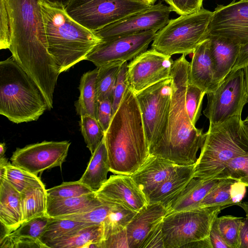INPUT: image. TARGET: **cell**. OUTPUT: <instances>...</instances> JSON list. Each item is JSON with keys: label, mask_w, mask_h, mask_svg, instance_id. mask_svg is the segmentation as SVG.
Instances as JSON below:
<instances>
[{"label": "cell", "mask_w": 248, "mask_h": 248, "mask_svg": "<svg viewBox=\"0 0 248 248\" xmlns=\"http://www.w3.org/2000/svg\"><path fill=\"white\" fill-rule=\"evenodd\" d=\"M11 30L9 49L16 62L36 83L48 107L60 75L48 51L39 0H5Z\"/></svg>", "instance_id": "cell-1"}, {"label": "cell", "mask_w": 248, "mask_h": 248, "mask_svg": "<svg viewBox=\"0 0 248 248\" xmlns=\"http://www.w3.org/2000/svg\"><path fill=\"white\" fill-rule=\"evenodd\" d=\"M190 62L184 55L174 61L170 76L172 95L167 130L151 148L150 155L158 156L180 166L195 164L205 133L192 124L187 115L185 93L189 81Z\"/></svg>", "instance_id": "cell-2"}, {"label": "cell", "mask_w": 248, "mask_h": 248, "mask_svg": "<svg viewBox=\"0 0 248 248\" xmlns=\"http://www.w3.org/2000/svg\"><path fill=\"white\" fill-rule=\"evenodd\" d=\"M104 140L110 171L115 174L132 175L150 155L139 105L135 94L128 87Z\"/></svg>", "instance_id": "cell-3"}, {"label": "cell", "mask_w": 248, "mask_h": 248, "mask_svg": "<svg viewBox=\"0 0 248 248\" xmlns=\"http://www.w3.org/2000/svg\"><path fill=\"white\" fill-rule=\"evenodd\" d=\"M48 51L63 72L88 54L102 40L71 18L61 4L39 0Z\"/></svg>", "instance_id": "cell-4"}, {"label": "cell", "mask_w": 248, "mask_h": 248, "mask_svg": "<svg viewBox=\"0 0 248 248\" xmlns=\"http://www.w3.org/2000/svg\"><path fill=\"white\" fill-rule=\"evenodd\" d=\"M48 109L34 80L13 56L0 62V114L16 124L37 120Z\"/></svg>", "instance_id": "cell-5"}, {"label": "cell", "mask_w": 248, "mask_h": 248, "mask_svg": "<svg viewBox=\"0 0 248 248\" xmlns=\"http://www.w3.org/2000/svg\"><path fill=\"white\" fill-rule=\"evenodd\" d=\"M205 135L193 177L216 179L229 160L248 154V128L241 115L216 125L209 124Z\"/></svg>", "instance_id": "cell-6"}, {"label": "cell", "mask_w": 248, "mask_h": 248, "mask_svg": "<svg viewBox=\"0 0 248 248\" xmlns=\"http://www.w3.org/2000/svg\"><path fill=\"white\" fill-rule=\"evenodd\" d=\"M213 12L202 8L198 11L170 19L157 31L151 48L167 55L186 56L207 38Z\"/></svg>", "instance_id": "cell-7"}, {"label": "cell", "mask_w": 248, "mask_h": 248, "mask_svg": "<svg viewBox=\"0 0 248 248\" xmlns=\"http://www.w3.org/2000/svg\"><path fill=\"white\" fill-rule=\"evenodd\" d=\"M224 208L212 206L169 213L162 222L164 248H180L208 237L215 219Z\"/></svg>", "instance_id": "cell-8"}, {"label": "cell", "mask_w": 248, "mask_h": 248, "mask_svg": "<svg viewBox=\"0 0 248 248\" xmlns=\"http://www.w3.org/2000/svg\"><path fill=\"white\" fill-rule=\"evenodd\" d=\"M152 6L140 0H71L65 9L74 20L95 32Z\"/></svg>", "instance_id": "cell-9"}, {"label": "cell", "mask_w": 248, "mask_h": 248, "mask_svg": "<svg viewBox=\"0 0 248 248\" xmlns=\"http://www.w3.org/2000/svg\"><path fill=\"white\" fill-rule=\"evenodd\" d=\"M172 95V78L162 80L135 94L149 149L164 135Z\"/></svg>", "instance_id": "cell-10"}, {"label": "cell", "mask_w": 248, "mask_h": 248, "mask_svg": "<svg viewBox=\"0 0 248 248\" xmlns=\"http://www.w3.org/2000/svg\"><path fill=\"white\" fill-rule=\"evenodd\" d=\"M206 94L207 104L203 112L210 125L241 115L248 103L244 68L231 71L213 91Z\"/></svg>", "instance_id": "cell-11"}, {"label": "cell", "mask_w": 248, "mask_h": 248, "mask_svg": "<svg viewBox=\"0 0 248 248\" xmlns=\"http://www.w3.org/2000/svg\"><path fill=\"white\" fill-rule=\"evenodd\" d=\"M156 32L142 31L102 41L88 54L86 60L92 62L97 68L132 61L147 50Z\"/></svg>", "instance_id": "cell-12"}, {"label": "cell", "mask_w": 248, "mask_h": 248, "mask_svg": "<svg viewBox=\"0 0 248 248\" xmlns=\"http://www.w3.org/2000/svg\"><path fill=\"white\" fill-rule=\"evenodd\" d=\"M173 62L170 56L152 48L146 50L127 64L128 87L136 94L170 78Z\"/></svg>", "instance_id": "cell-13"}, {"label": "cell", "mask_w": 248, "mask_h": 248, "mask_svg": "<svg viewBox=\"0 0 248 248\" xmlns=\"http://www.w3.org/2000/svg\"><path fill=\"white\" fill-rule=\"evenodd\" d=\"M71 143L69 141H44L17 148L11 163L35 175L46 170L61 167L65 161Z\"/></svg>", "instance_id": "cell-14"}, {"label": "cell", "mask_w": 248, "mask_h": 248, "mask_svg": "<svg viewBox=\"0 0 248 248\" xmlns=\"http://www.w3.org/2000/svg\"><path fill=\"white\" fill-rule=\"evenodd\" d=\"M171 12L172 10L169 6L159 2L147 9L110 24L94 32L102 41H106L142 31H157L169 22Z\"/></svg>", "instance_id": "cell-15"}, {"label": "cell", "mask_w": 248, "mask_h": 248, "mask_svg": "<svg viewBox=\"0 0 248 248\" xmlns=\"http://www.w3.org/2000/svg\"><path fill=\"white\" fill-rule=\"evenodd\" d=\"M212 36L225 37L240 45L248 43V0L217 5L208 27L207 37Z\"/></svg>", "instance_id": "cell-16"}, {"label": "cell", "mask_w": 248, "mask_h": 248, "mask_svg": "<svg viewBox=\"0 0 248 248\" xmlns=\"http://www.w3.org/2000/svg\"><path fill=\"white\" fill-rule=\"evenodd\" d=\"M96 193L100 199L138 212L148 201L130 175H111Z\"/></svg>", "instance_id": "cell-17"}, {"label": "cell", "mask_w": 248, "mask_h": 248, "mask_svg": "<svg viewBox=\"0 0 248 248\" xmlns=\"http://www.w3.org/2000/svg\"><path fill=\"white\" fill-rule=\"evenodd\" d=\"M169 213L161 203H148L137 212L126 226L129 248H142L151 232Z\"/></svg>", "instance_id": "cell-18"}, {"label": "cell", "mask_w": 248, "mask_h": 248, "mask_svg": "<svg viewBox=\"0 0 248 248\" xmlns=\"http://www.w3.org/2000/svg\"><path fill=\"white\" fill-rule=\"evenodd\" d=\"M179 166L163 158L150 155L139 169L130 176L148 201L153 192Z\"/></svg>", "instance_id": "cell-19"}, {"label": "cell", "mask_w": 248, "mask_h": 248, "mask_svg": "<svg viewBox=\"0 0 248 248\" xmlns=\"http://www.w3.org/2000/svg\"><path fill=\"white\" fill-rule=\"evenodd\" d=\"M49 219L46 214L23 222L16 230L0 238V247L46 248L40 237Z\"/></svg>", "instance_id": "cell-20"}, {"label": "cell", "mask_w": 248, "mask_h": 248, "mask_svg": "<svg viewBox=\"0 0 248 248\" xmlns=\"http://www.w3.org/2000/svg\"><path fill=\"white\" fill-rule=\"evenodd\" d=\"M207 38L210 40L214 66V91L231 72L237 59L241 45L221 36H212Z\"/></svg>", "instance_id": "cell-21"}, {"label": "cell", "mask_w": 248, "mask_h": 248, "mask_svg": "<svg viewBox=\"0 0 248 248\" xmlns=\"http://www.w3.org/2000/svg\"><path fill=\"white\" fill-rule=\"evenodd\" d=\"M214 66L207 38L195 49L189 66V81L206 94L213 91Z\"/></svg>", "instance_id": "cell-22"}, {"label": "cell", "mask_w": 248, "mask_h": 248, "mask_svg": "<svg viewBox=\"0 0 248 248\" xmlns=\"http://www.w3.org/2000/svg\"><path fill=\"white\" fill-rule=\"evenodd\" d=\"M0 222L4 232L0 238L22 223L21 194L6 180L0 181Z\"/></svg>", "instance_id": "cell-23"}, {"label": "cell", "mask_w": 248, "mask_h": 248, "mask_svg": "<svg viewBox=\"0 0 248 248\" xmlns=\"http://www.w3.org/2000/svg\"><path fill=\"white\" fill-rule=\"evenodd\" d=\"M106 202L99 198L96 192L69 198H52L47 196L46 214L52 218L81 214Z\"/></svg>", "instance_id": "cell-24"}, {"label": "cell", "mask_w": 248, "mask_h": 248, "mask_svg": "<svg viewBox=\"0 0 248 248\" xmlns=\"http://www.w3.org/2000/svg\"><path fill=\"white\" fill-rule=\"evenodd\" d=\"M220 179L193 177L168 206L170 212L194 209Z\"/></svg>", "instance_id": "cell-25"}, {"label": "cell", "mask_w": 248, "mask_h": 248, "mask_svg": "<svg viewBox=\"0 0 248 248\" xmlns=\"http://www.w3.org/2000/svg\"><path fill=\"white\" fill-rule=\"evenodd\" d=\"M195 164L179 166L149 197L148 203H161L168 207L193 177Z\"/></svg>", "instance_id": "cell-26"}, {"label": "cell", "mask_w": 248, "mask_h": 248, "mask_svg": "<svg viewBox=\"0 0 248 248\" xmlns=\"http://www.w3.org/2000/svg\"><path fill=\"white\" fill-rule=\"evenodd\" d=\"M246 186L232 179H222L201 202L199 208L228 206L237 204L243 199Z\"/></svg>", "instance_id": "cell-27"}, {"label": "cell", "mask_w": 248, "mask_h": 248, "mask_svg": "<svg viewBox=\"0 0 248 248\" xmlns=\"http://www.w3.org/2000/svg\"><path fill=\"white\" fill-rule=\"evenodd\" d=\"M104 240L102 224L81 228L68 235L45 244L47 248H100Z\"/></svg>", "instance_id": "cell-28"}, {"label": "cell", "mask_w": 248, "mask_h": 248, "mask_svg": "<svg viewBox=\"0 0 248 248\" xmlns=\"http://www.w3.org/2000/svg\"><path fill=\"white\" fill-rule=\"evenodd\" d=\"M110 165L104 138L92 155L87 168L79 181L97 192L107 181Z\"/></svg>", "instance_id": "cell-29"}, {"label": "cell", "mask_w": 248, "mask_h": 248, "mask_svg": "<svg viewBox=\"0 0 248 248\" xmlns=\"http://www.w3.org/2000/svg\"><path fill=\"white\" fill-rule=\"evenodd\" d=\"M98 68L85 73L81 77L78 87L80 95L75 106L77 114L89 115L97 119L98 103L96 93V80Z\"/></svg>", "instance_id": "cell-30"}, {"label": "cell", "mask_w": 248, "mask_h": 248, "mask_svg": "<svg viewBox=\"0 0 248 248\" xmlns=\"http://www.w3.org/2000/svg\"><path fill=\"white\" fill-rule=\"evenodd\" d=\"M20 194L23 222L46 214L47 195L45 188H32Z\"/></svg>", "instance_id": "cell-31"}, {"label": "cell", "mask_w": 248, "mask_h": 248, "mask_svg": "<svg viewBox=\"0 0 248 248\" xmlns=\"http://www.w3.org/2000/svg\"><path fill=\"white\" fill-rule=\"evenodd\" d=\"M93 225L68 218L50 217L40 237V241L45 245L68 235L81 228Z\"/></svg>", "instance_id": "cell-32"}, {"label": "cell", "mask_w": 248, "mask_h": 248, "mask_svg": "<svg viewBox=\"0 0 248 248\" xmlns=\"http://www.w3.org/2000/svg\"><path fill=\"white\" fill-rule=\"evenodd\" d=\"M122 63H114L98 68L95 85L98 103L106 99L112 100L113 91Z\"/></svg>", "instance_id": "cell-33"}, {"label": "cell", "mask_w": 248, "mask_h": 248, "mask_svg": "<svg viewBox=\"0 0 248 248\" xmlns=\"http://www.w3.org/2000/svg\"><path fill=\"white\" fill-rule=\"evenodd\" d=\"M244 218L231 215L217 217L214 220L224 241L229 248H240V231Z\"/></svg>", "instance_id": "cell-34"}, {"label": "cell", "mask_w": 248, "mask_h": 248, "mask_svg": "<svg viewBox=\"0 0 248 248\" xmlns=\"http://www.w3.org/2000/svg\"><path fill=\"white\" fill-rule=\"evenodd\" d=\"M6 179L20 193L32 188H45L40 179L32 173L8 163Z\"/></svg>", "instance_id": "cell-35"}, {"label": "cell", "mask_w": 248, "mask_h": 248, "mask_svg": "<svg viewBox=\"0 0 248 248\" xmlns=\"http://www.w3.org/2000/svg\"><path fill=\"white\" fill-rule=\"evenodd\" d=\"M137 212L116 203L103 223L104 240L126 228Z\"/></svg>", "instance_id": "cell-36"}, {"label": "cell", "mask_w": 248, "mask_h": 248, "mask_svg": "<svg viewBox=\"0 0 248 248\" xmlns=\"http://www.w3.org/2000/svg\"><path fill=\"white\" fill-rule=\"evenodd\" d=\"M80 118L81 134L92 155L103 140L105 132L95 118L89 115H81Z\"/></svg>", "instance_id": "cell-37"}, {"label": "cell", "mask_w": 248, "mask_h": 248, "mask_svg": "<svg viewBox=\"0 0 248 248\" xmlns=\"http://www.w3.org/2000/svg\"><path fill=\"white\" fill-rule=\"evenodd\" d=\"M232 179L248 186V154L229 160L216 179Z\"/></svg>", "instance_id": "cell-38"}, {"label": "cell", "mask_w": 248, "mask_h": 248, "mask_svg": "<svg viewBox=\"0 0 248 248\" xmlns=\"http://www.w3.org/2000/svg\"><path fill=\"white\" fill-rule=\"evenodd\" d=\"M206 93L188 82L185 93L186 108L193 125L199 120L202 109V100Z\"/></svg>", "instance_id": "cell-39"}, {"label": "cell", "mask_w": 248, "mask_h": 248, "mask_svg": "<svg viewBox=\"0 0 248 248\" xmlns=\"http://www.w3.org/2000/svg\"><path fill=\"white\" fill-rule=\"evenodd\" d=\"M48 196L52 198H69L79 197L93 192L79 180L64 182L46 190Z\"/></svg>", "instance_id": "cell-40"}, {"label": "cell", "mask_w": 248, "mask_h": 248, "mask_svg": "<svg viewBox=\"0 0 248 248\" xmlns=\"http://www.w3.org/2000/svg\"><path fill=\"white\" fill-rule=\"evenodd\" d=\"M115 204V203L107 201L105 203L89 211L58 218L71 219L93 224H102Z\"/></svg>", "instance_id": "cell-41"}, {"label": "cell", "mask_w": 248, "mask_h": 248, "mask_svg": "<svg viewBox=\"0 0 248 248\" xmlns=\"http://www.w3.org/2000/svg\"><path fill=\"white\" fill-rule=\"evenodd\" d=\"M127 64V62L122 63L117 75L112 96V116L120 106L124 93L128 87Z\"/></svg>", "instance_id": "cell-42"}, {"label": "cell", "mask_w": 248, "mask_h": 248, "mask_svg": "<svg viewBox=\"0 0 248 248\" xmlns=\"http://www.w3.org/2000/svg\"><path fill=\"white\" fill-rule=\"evenodd\" d=\"M11 30L9 14L5 0H0V48L9 49Z\"/></svg>", "instance_id": "cell-43"}, {"label": "cell", "mask_w": 248, "mask_h": 248, "mask_svg": "<svg viewBox=\"0 0 248 248\" xmlns=\"http://www.w3.org/2000/svg\"><path fill=\"white\" fill-rule=\"evenodd\" d=\"M173 11L180 16L186 15L202 8L203 0H163Z\"/></svg>", "instance_id": "cell-44"}, {"label": "cell", "mask_w": 248, "mask_h": 248, "mask_svg": "<svg viewBox=\"0 0 248 248\" xmlns=\"http://www.w3.org/2000/svg\"><path fill=\"white\" fill-rule=\"evenodd\" d=\"M112 116V100L106 99L99 102L98 104L97 120L105 132L109 126Z\"/></svg>", "instance_id": "cell-45"}, {"label": "cell", "mask_w": 248, "mask_h": 248, "mask_svg": "<svg viewBox=\"0 0 248 248\" xmlns=\"http://www.w3.org/2000/svg\"><path fill=\"white\" fill-rule=\"evenodd\" d=\"M129 248L125 228L110 235L100 244V248Z\"/></svg>", "instance_id": "cell-46"}, {"label": "cell", "mask_w": 248, "mask_h": 248, "mask_svg": "<svg viewBox=\"0 0 248 248\" xmlns=\"http://www.w3.org/2000/svg\"><path fill=\"white\" fill-rule=\"evenodd\" d=\"M162 222V221L150 233L142 248H164L161 231Z\"/></svg>", "instance_id": "cell-47"}, {"label": "cell", "mask_w": 248, "mask_h": 248, "mask_svg": "<svg viewBox=\"0 0 248 248\" xmlns=\"http://www.w3.org/2000/svg\"><path fill=\"white\" fill-rule=\"evenodd\" d=\"M209 237L212 248H229L221 236L214 221Z\"/></svg>", "instance_id": "cell-48"}, {"label": "cell", "mask_w": 248, "mask_h": 248, "mask_svg": "<svg viewBox=\"0 0 248 248\" xmlns=\"http://www.w3.org/2000/svg\"><path fill=\"white\" fill-rule=\"evenodd\" d=\"M248 65V42L241 45L237 59L231 71H234L240 69L244 68Z\"/></svg>", "instance_id": "cell-49"}, {"label": "cell", "mask_w": 248, "mask_h": 248, "mask_svg": "<svg viewBox=\"0 0 248 248\" xmlns=\"http://www.w3.org/2000/svg\"><path fill=\"white\" fill-rule=\"evenodd\" d=\"M240 248H248V214L244 218L240 231Z\"/></svg>", "instance_id": "cell-50"}, {"label": "cell", "mask_w": 248, "mask_h": 248, "mask_svg": "<svg viewBox=\"0 0 248 248\" xmlns=\"http://www.w3.org/2000/svg\"><path fill=\"white\" fill-rule=\"evenodd\" d=\"M182 248H212L209 237L203 239L187 243Z\"/></svg>", "instance_id": "cell-51"}, {"label": "cell", "mask_w": 248, "mask_h": 248, "mask_svg": "<svg viewBox=\"0 0 248 248\" xmlns=\"http://www.w3.org/2000/svg\"><path fill=\"white\" fill-rule=\"evenodd\" d=\"M8 163L7 159L5 157L0 158V181L6 179L7 172L6 166Z\"/></svg>", "instance_id": "cell-52"}, {"label": "cell", "mask_w": 248, "mask_h": 248, "mask_svg": "<svg viewBox=\"0 0 248 248\" xmlns=\"http://www.w3.org/2000/svg\"><path fill=\"white\" fill-rule=\"evenodd\" d=\"M52 3H60L63 5L65 7L71 0H44Z\"/></svg>", "instance_id": "cell-53"}, {"label": "cell", "mask_w": 248, "mask_h": 248, "mask_svg": "<svg viewBox=\"0 0 248 248\" xmlns=\"http://www.w3.org/2000/svg\"><path fill=\"white\" fill-rule=\"evenodd\" d=\"M237 205L241 207L245 211L246 214H248V202H240Z\"/></svg>", "instance_id": "cell-54"}, {"label": "cell", "mask_w": 248, "mask_h": 248, "mask_svg": "<svg viewBox=\"0 0 248 248\" xmlns=\"http://www.w3.org/2000/svg\"><path fill=\"white\" fill-rule=\"evenodd\" d=\"M6 151V147L4 143H1L0 144V158L4 157V154Z\"/></svg>", "instance_id": "cell-55"}, {"label": "cell", "mask_w": 248, "mask_h": 248, "mask_svg": "<svg viewBox=\"0 0 248 248\" xmlns=\"http://www.w3.org/2000/svg\"><path fill=\"white\" fill-rule=\"evenodd\" d=\"M245 78L247 86V92L248 93V65L244 68Z\"/></svg>", "instance_id": "cell-56"}, {"label": "cell", "mask_w": 248, "mask_h": 248, "mask_svg": "<svg viewBox=\"0 0 248 248\" xmlns=\"http://www.w3.org/2000/svg\"><path fill=\"white\" fill-rule=\"evenodd\" d=\"M147 2L151 5H154L156 0H140Z\"/></svg>", "instance_id": "cell-57"}, {"label": "cell", "mask_w": 248, "mask_h": 248, "mask_svg": "<svg viewBox=\"0 0 248 248\" xmlns=\"http://www.w3.org/2000/svg\"><path fill=\"white\" fill-rule=\"evenodd\" d=\"M243 122L244 123V124H245V125L248 127V116L246 118V119L243 120Z\"/></svg>", "instance_id": "cell-58"}]
</instances>
